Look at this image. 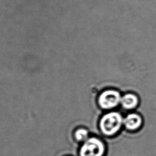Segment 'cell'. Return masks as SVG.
<instances>
[{
    "label": "cell",
    "mask_w": 156,
    "mask_h": 156,
    "mask_svg": "<svg viewBox=\"0 0 156 156\" xmlns=\"http://www.w3.org/2000/svg\"><path fill=\"white\" fill-rule=\"evenodd\" d=\"M123 121L121 113L115 111L110 112L102 116L99 122V127L104 135L112 136L119 131Z\"/></svg>",
    "instance_id": "1"
},
{
    "label": "cell",
    "mask_w": 156,
    "mask_h": 156,
    "mask_svg": "<svg viewBox=\"0 0 156 156\" xmlns=\"http://www.w3.org/2000/svg\"><path fill=\"white\" fill-rule=\"evenodd\" d=\"M105 146L96 136L89 137L83 142L79 149V156H103Z\"/></svg>",
    "instance_id": "2"
},
{
    "label": "cell",
    "mask_w": 156,
    "mask_h": 156,
    "mask_svg": "<svg viewBox=\"0 0 156 156\" xmlns=\"http://www.w3.org/2000/svg\"><path fill=\"white\" fill-rule=\"evenodd\" d=\"M121 92L116 89L108 88L102 91L98 98V104L103 110H110L118 105L121 99Z\"/></svg>",
    "instance_id": "3"
},
{
    "label": "cell",
    "mask_w": 156,
    "mask_h": 156,
    "mask_svg": "<svg viewBox=\"0 0 156 156\" xmlns=\"http://www.w3.org/2000/svg\"><path fill=\"white\" fill-rule=\"evenodd\" d=\"M120 103L123 108L130 110L138 107L140 99L139 97L133 93H127L121 97Z\"/></svg>",
    "instance_id": "4"
},
{
    "label": "cell",
    "mask_w": 156,
    "mask_h": 156,
    "mask_svg": "<svg viewBox=\"0 0 156 156\" xmlns=\"http://www.w3.org/2000/svg\"><path fill=\"white\" fill-rule=\"evenodd\" d=\"M143 123L141 116L136 113L128 114L124 119L123 124L125 127L129 130H135L141 127Z\"/></svg>",
    "instance_id": "5"
},
{
    "label": "cell",
    "mask_w": 156,
    "mask_h": 156,
    "mask_svg": "<svg viewBox=\"0 0 156 156\" xmlns=\"http://www.w3.org/2000/svg\"><path fill=\"white\" fill-rule=\"evenodd\" d=\"M74 137L77 142L82 143L90 137L89 131L86 128L79 127L74 130Z\"/></svg>",
    "instance_id": "6"
}]
</instances>
